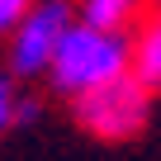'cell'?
Listing matches in <instances>:
<instances>
[{
  "label": "cell",
  "mask_w": 161,
  "mask_h": 161,
  "mask_svg": "<svg viewBox=\"0 0 161 161\" xmlns=\"http://www.w3.org/2000/svg\"><path fill=\"white\" fill-rule=\"evenodd\" d=\"M133 71V47L123 33H104V29H90V24H71L57 43V57L47 66V80L57 95H90L109 80L128 76Z\"/></svg>",
  "instance_id": "obj_1"
},
{
  "label": "cell",
  "mask_w": 161,
  "mask_h": 161,
  "mask_svg": "<svg viewBox=\"0 0 161 161\" xmlns=\"http://www.w3.org/2000/svg\"><path fill=\"white\" fill-rule=\"evenodd\" d=\"M71 114H76V123L86 128L90 137L128 142V137H137V133L147 128V119H152V90L128 71V76L109 80V86H100V90H90V95H76V100H71Z\"/></svg>",
  "instance_id": "obj_2"
},
{
  "label": "cell",
  "mask_w": 161,
  "mask_h": 161,
  "mask_svg": "<svg viewBox=\"0 0 161 161\" xmlns=\"http://www.w3.org/2000/svg\"><path fill=\"white\" fill-rule=\"evenodd\" d=\"M76 19H71L66 0H38L24 14V24L10 33V76H19V80L47 76V66L57 57V43H62V33Z\"/></svg>",
  "instance_id": "obj_3"
},
{
  "label": "cell",
  "mask_w": 161,
  "mask_h": 161,
  "mask_svg": "<svg viewBox=\"0 0 161 161\" xmlns=\"http://www.w3.org/2000/svg\"><path fill=\"white\" fill-rule=\"evenodd\" d=\"M133 76L147 90H161V14L147 19V29L133 43Z\"/></svg>",
  "instance_id": "obj_4"
},
{
  "label": "cell",
  "mask_w": 161,
  "mask_h": 161,
  "mask_svg": "<svg viewBox=\"0 0 161 161\" xmlns=\"http://www.w3.org/2000/svg\"><path fill=\"white\" fill-rule=\"evenodd\" d=\"M33 5H38V0H0V33L10 38V33L24 24V14H29Z\"/></svg>",
  "instance_id": "obj_5"
},
{
  "label": "cell",
  "mask_w": 161,
  "mask_h": 161,
  "mask_svg": "<svg viewBox=\"0 0 161 161\" xmlns=\"http://www.w3.org/2000/svg\"><path fill=\"white\" fill-rule=\"evenodd\" d=\"M14 114H19V95H14V86H10V76H0V133L14 123Z\"/></svg>",
  "instance_id": "obj_6"
}]
</instances>
